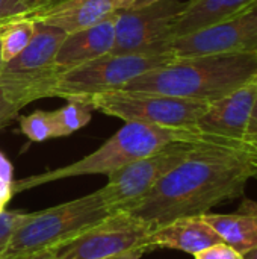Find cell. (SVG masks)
<instances>
[{
    "mask_svg": "<svg viewBox=\"0 0 257 259\" xmlns=\"http://www.w3.org/2000/svg\"><path fill=\"white\" fill-rule=\"evenodd\" d=\"M253 179H257V147L208 137L124 212L156 229L242 197Z\"/></svg>",
    "mask_w": 257,
    "mask_h": 259,
    "instance_id": "6da1fadb",
    "label": "cell"
},
{
    "mask_svg": "<svg viewBox=\"0 0 257 259\" xmlns=\"http://www.w3.org/2000/svg\"><path fill=\"white\" fill-rule=\"evenodd\" d=\"M257 76V53H223L174 59L123 90L214 102Z\"/></svg>",
    "mask_w": 257,
    "mask_h": 259,
    "instance_id": "7a4b0ae2",
    "label": "cell"
},
{
    "mask_svg": "<svg viewBox=\"0 0 257 259\" xmlns=\"http://www.w3.org/2000/svg\"><path fill=\"white\" fill-rule=\"evenodd\" d=\"M203 140H206V135H203L197 129H176L136 121H126V124L120 131H117L108 141H105L97 150L83 156L82 159L55 170H48L39 175L14 181L11 185L12 194L36 188L48 182L76 176H109L118 168L136 159L148 156L171 143Z\"/></svg>",
    "mask_w": 257,
    "mask_h": 259,
    "instance_id": "3957f363",
    "label": "cell"
},
{
    "mask_svg": "<svg viewBox=\"0 0 257 259\" xmlns=\"http://www.w3.org/2000/svg\"><path fill=\"white\" fill-rule=\"evenodd\" d=\"M111 214L100 191L39 212H29L12 232L2 259H27L56 250Z\"/></svg>",
    "mask_w": 257,
    "mask_h": 259,
    "instance_id": "277c9868",
    "label": "cell"
},
{
    "mask_svg": "<svg viewBox=\"0 0 257 259\" xmlns=\"http://www.w3.org/2000/svg\"><path fill=\"white\" fill-rule=\"evenodd\" d=\"M58 27L35 23L29 46L0 70V87L21 109L36 100L52 97V91L62 76L56 65L58 50L65 38Z\"/></svg>",
    "mask_w": 257,
    "mask_h": 259,
    "instance_id": "5b68a950",
    "label": "cell"
},
{
    "mask_svg": "<svg viewBox=\"0 0 257 259\" xmlns=\"http://www.w3.org/2000/svg\"><path fill=\"white\" fill-rule=\"evenodd\" d=\"M171 50H153L145 53H108L65 71L56 82L52 97L64 100H85L106 91L123 90L133 79L165 67L174 61Z\"/></svg>",
    "mask_w": 257,
    "mask_h": 259,
    "instance_id": "8992f818",
    "label": "cell"
},
{
    "mask_svg": "<svg viewBox=\"0 0 257 259\" xmlns=\"http://www.w3.org/2000/svg\"><path fill=\"white\" fill-rule=\"evenodd\" d=\"M94 111L121 118L176 129H197L211 102L173 97L156 93L115 90L95 94L88 100Z\"/></svg>",
    "mask_w": 257,
    "mask_h": 259,
    "instance_id": "52a82bcc",
    "label": "cell"
},
{
    "mask_svg": "<svg viewBox=\"0 0 257 259\" xmlns=\"http://www.w3.org/2000/svg\"><path fill=\"white\" fill-rule=\"evenodd\" d=\"M208 138V137H206ZM204 141V140H203ZM200 141H177L136 159L108 176L100 194L112 212L127 211L145 197L150 190L176 165H179Z\"/></svg>",
    "mask_w": 257,
    "mask_h": 259,
    "instance_id": "ba28073f",
    "label": "cell"
},
{
    "mask_svg": "<svg viewBox=\"0 0 257 259\" xmlns=\"http://www.w3.org/2000/svg\"><path fill=\"white\" fill-rule=\"evenodd\" d=\"M153 231L141 219L118 211L53 252L61 259H114L132 249L148 250L147 240Z\"/></svg>",
    "mask_w": 257,
    "mask_h": 259,
    "instance_id": "9c48e42d",
    "label": "cell"
},
{
    "mask_svg": "<svg viewBox=\"0 0 257 259\" xmlns=\"http://www.w3.org/2000/svg\"><path fill=\"white\" fill-rule=\"evenodd\" d=\"M188 2L168 0L138 9H118L115 14L114 55L170 50L171 27Z\"/></svg>",
    "mask_w": 257,
    "mask_h": 259,
    "instance_id": "30bf717a",
    "label": "cell"
},
{
    "mask_svg": "<svg viewBox=\"0 0 257 259\" xmlns=\"http://www.w3.org/2000/svg\"><path fill=\"white\" fill-rule=\"evenodd\" d=\"M168 49L176 59L223 53H257V3L220 24L173 38Z\"/></svg>",
    "mask_w": 257,
    "mask_h": 259,
    "instance_id": "8fae6325",
    "label": "cell"
},
{
    "mask_svg": "<svg viewBox=\"0 0 257 259\" xmlns=\"http://www.w3.org/2000/svg\"><path fill=\"white\" fill-rule=\"evenodd\" d=\"M256 94L257 76L227 96L211 102L197 123V131L226 141L245 143Z\"/></svg>",
    "mask_w": 257,
    "mask_h": 259,
    "instance_id": "7c38bea8",
    "label": "cell"
},
{
    "mask_svg": "<svg viewBox=\"0 0 257 259\" xmlns=\"http://www.w3.org/2000/svg\"><path fill=\"white\" fill-rule=\"evenodd\" d=\"M115 14L91 27L65 35L56 55V65L62 74L112 52L115 39Z\"/></svg>",
    "mask_w": 257,
    "mask_h": 259,
    "instance_id": "4fadbf2b",
    "label": "cell"
},
{
    "mask_svg": "<svg viewBox=\"0 0 257 259\" xmlns=\"http://www.w3.org/2000/svg\"><path fill=\"white\" fill-rule=\"evenodd\" d=\"M118 11V0H65L24 18L73 33L91 27Z\"/></svg>",
    "mask_w": 257,
    "mask_h": 259,
    "instance_id": "5bb4252c",
    "label": "cell"
},
{
    "mask_svg": "<svg viewBox=\"0 0 257 259\" xmlns=\"http://www.w3.org/2000/svg\"><path fill=\"white\" fill-rule=\"evenodd\" d=\"M217 243H223L218 234L201 219V215H194L180 217L156 228L147 240V249L165 247L186 252L194 256Z\"/></svg>",
    "mask_w": 257,
    "mask_h": 259,
    "instance_id": "9a60e30c",
    "label": "cell"
},
{
    "mask_svg": "<svg viewBox=\"0 0 257 259\" xmlns=\"http://www.w3.org/2000/svg\"><path fill=\"white\" fill-rule=\"evenodd\" d=\"M201 219L218 234L223 243L245 255L257 246V203L245 199L236 212H206Z\"/></svg>",
    "mask_w": 257,
    "mask_h": 259,
    "instance_id": "2e32d148",
    "label": "cell"
},
{
    "mask_svg": "<svg viewBox=\"0 0 257 259\" xmlns=\"http://www.w3.org/2000/svg\"><path fill=\"white\" fill-rule=\"evenodd\" d=\"M253 3L256 0H189L173 23L171 39L220 24Z\"/></svg>",
    "mask_w": 257,
    "mask_h": 259,
    "instance_id": "e0dca14e",
    "label": "cell"
},
{
    "mask_svg": "<svg viewBox=\"0 0 257 259\" xmlns=\"http://www.w3.org/2000/svg\"><path fill=\"white\" fill-rule=\"evenodd\" d=\"M92 111V106L85 100H67L62 108L52 111L55 138L68 137L85 127L91 121Z\"/></svg>",
    "mask_w": 257,
    "mask_h": 259,
    "instance_id": "ac0fdd59",
    "label": "cell"
},
{
    "mask_svg": "<svg viewBox=\"0 0 257 259\" xmlns=\"http://www.w3.org/2000/svg\"><path fill=\"white\" fill-rule=\"evenodd\" d=\"M35 23L29 18H17L8 23L0 33V56L3 64L20 55L32 41Z\"/></svg>",
    "mask_w": 257,
    "mask_h": 259,
    "instance_id": "d6986e66",
    "label": "cell"
},
{
    "mask_svg": "<svg viewBox=\"0 0 257 259\" xmlns=\"http://www.w3.org/2000/svg\"><path fill=\"white\" fill-rule=\"evenodd\" d=\"M20 127L21 132L35 143H42L55 138V126L52 120V112L48 111H35L26 117H21Z\"/></svg>",
    "mask_w": 257,
    "mask_h": 259,
    "instance_id": "ffe728a7",
    "label": "cell"
},
{
    "mask_svg": "<svg viewBox=\"0 0 257 259\" xmlns=\"http://www.w3.org/2000/svg\"><path fill=\"white\" fill-rule=\"evenodd\" d=\"M27 217H29V212H17V211H2L0 212V259L9 243L12 232Z\"/></svg>",
    "mask_w": 257,
    "mask_h": 259,
    "instance_id": "44dd1931",
    "label": "cell"
},
{
    "mask_svg": "<svg viewBox=\"0 0 257 259\" xmlns=\"http://www.w3.org/2000/svg\"><path fill=\"white\" fill-rule=\"evenodd\" d=\"M195 259H244V255L226 243H217L194 255Z\"/></svg>",
    "mask_w": 257,
    "mask_h": 259,
    "instance_id": "7402d4cb",
    "label": "cell"
},
{
    "mask_svg": "<svg viewBox=\"0 0 257 259\" xmlns=\"http://www.w3.org/2000/svg\"><path fill=\"white\" fill-rule=\"evenodd\" d=\"M29 15V9L23 0H0V23L11 21Z\"/></svg>",
    "mask_w": 257,
    "mask_h": 259,
    "instance_id": "603a6c76",
    "label": "cell"
},
{
    "mask_svg": "<svg viewBox=\"0 0 257 259\" xmlns=\"http://www.w3.org/2000/svg\"><path fill=\"white\" fill-rule=\"evenodd\" d=\"M20 106L15 105L2 90L0 87V129H3L5 126H8L11 121H14L18 117L20 112Z\"/></svg>",
    "mask_w": 257,
    "mask_h": 259,
    "instance_id": "cb8c5ba5",
    "label": "cell"
},
{
    "mask_svg": "<svg viewBox=\"0 0 257 259\" xmlns=\"http://www.w3.org/2000/svg\"><path fill=\"white\" fill-rule=\"evenodd\" d=\"M245 143L257 147V94L256 100H254V106H253V111H251V117H250V121H248Z\"/></svg>",
    "mask_w": 257,
    "mask_h": 259,
    "instance_id": "d4e9b609",
    "label": "cell"
},
{
    "mask_svg": "<svg viewBox=\"0 0 257 259\" xmlns=\"http://www.w3.org/2000/svg\"><path fill=\"white\" fill-rule=\"evenodd\" d=\"M62 2H65V0H23L26 8L29 9V14L52 8V6H55L58 3H62Z\"/></svg>",
    "mask_w": 257,
    "mask_h": 259,
    "instance_id": "484cf974",
    "label": "cell"
},
{
    "mask_svg": "<svg viewBox=\"0 0 257 259\" xmlns=\"http://www.w3.org/2000/svg\"><path fill=\"white\" fill-rule=\"evenodd\" d=\"M0 181H3L5 184H9V185H12V182H14L12 165L2 152H0Z\"/></svg>",
    "mask_w": 257,
    "mask_h": 259,
    "instance_id": "4316f807",
    "label": "cell"
},
{
    "mask_svg": "<svg viewBox=\"0 0 257 259\" xmlns=\"http://www.w3.org/2000/svg\"><path fill=\"white\" fill-rule=\"evenodd\" d=\"M161 2H168V0H118V9H138Z\"/></svg>",
    "mask_w": 257,
    "mask_h": 259,
    "instance_id": "83f0119b",
    "label": "cell"
},
{
    "mask_svg": "<svg viewBox=\"0 0 257 259\" xmlns=\"http://www.w3.org/2000/svg\"><path fill=\"white\" fill-rule=\"evenodd\" d=\"M12 188L9 184H5L3 181H0V212L5 211V205L11 200L12 197Z\"/></svg>",
    "mask_w": 257,
    "mask_h": 259,
    "instance_id": "f1b7e54d",
    "label": "cell"
},
{
    "mask_svg": "<svg viewBox=\"0 0 257 259\" xmlns=\"http://www.w3.org/2000/svg\"><path fill=\"white\" fill-rule=\"evenodd\" d=\"M145 252H147L145 249H132V250H127V252L115 256L114 259H141Z\"/></svg>",
    "mask_w": 257,
    "mask_h": 259,
    "instance_id": "f546056e",
    "label": "cell"
},
{
    "mask_svg": "<svg viewBox=\"0 0 257 259\" xmlns=\"http://www.w3.org/2000/svg\"><path fill=\"white\" fill-rule=\"evenodd\" d=\"M27 259H61L53 250H48V252H42V253H38L35 256H30Z\"/></svg>",
    "mask_w": 257,
    "mask_h": 259,
    "instance_id": "4dcf8cb0",
    "label": "cell"
},
{
    "mask_svg": "<svg viewBox=\"0 0 257 259\" xmlns=\"http://www.w3.org/2000/svg\"><path fill=\"white\" fill-rule=\"evenodd\" d=\"M244 259H257V246L244 255Z\"/></svg>",
    "mask_w": 257,
    "mask_h": 259,
    "instance_id": "1f68e13d",
    "label": "cell"
},
{
    "mask_svg": "<svg viewBox=\"0 0 257 259\" xmlns=\"http://www.w3.org/2000/svg\"><path fill=\"white\" fill-rule=\"evenodd\" d=\"M12 21V20H11ZM11 21H5V23H0V33H2V30H3V27L8 24V23H11ZM2 67H3V61H2V56H0V70H2Z\"/></svg>",
    "mask_w": 257,
    "mask_h": 259,
    "instance_id": "d6a6232c",
    "label": "cell"
},
{
    "mask_svg": "<svg viewBox=\"0 0 257 259\" xmlns=\"http://www.w3.org/2000/svg\"><path fill=\"white\" fill-rule=\"evenodd\" d=\"M2 23H5V21H2Z\"/></svg>",
    "mask_w": 257,
    "mask_h": 259,
    "instance_id": "836d02e7",
    "label": "cell"
},
{
    "mask_svg": "<svg viewBox=\"0 0 257 259\" xmlns=\"http://www.w3.org/2000/svg\"><path fill=\"white\" fill-rule=\"evenodd\" d=\"M256 3H257V0H256Z\"/></svg>",
    "mask_w": 257,
    "mask_h": 259,
    "instance_id": "e575fe53",
    "label": "cell"
}]
</instances>
